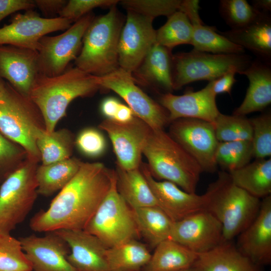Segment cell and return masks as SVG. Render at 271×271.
<instances>
[{"mask_svg": "<svg viewBox=\"0 0 271 271\" xmlns=\"http://www.w3.org/2000/svg\"><path fill=\"white\" fill-rule=\"evenodd\" d=\"M114 175L115 170L102 163L83 162L48 209L32 217L31 229L38 232L84 230L109 191Z\"/></svg>", "mask_w": 271, "mask_h": 271, "instance_id": "cell-1", "label": "cell"}, {"mask_svg": "<svg viewBox=\"0 0 271 271\" xmlns=\"http://www.w3.org/2000/svg\"><path fill=\"white\" fill-rule=\"evenodd\" d=\"M98 76L77 67L69 66L53 77L38 74L29 97L40 110L47 133L55 130L58 121L66 116L69 104L78 97L91 96L100 89Z\"/></svg>", "mask_w": 271, "mask_h": 271, "instance_id": "cell-2", "label": "cell"}, {"mask_svg": "<svg viewBox=\"0 0 271 271\" xmlns=\"http://www.w3.org/2000/svg\"><path fill=\"white\" fill-rule=\"evenodd\" d=\"M143 155L154 178L172 182L184 191L195 193L203 171L197 162L164 129H152Z\"/></svg>", "mask_w": 271, "mask_h": 271, "instance_id": "cell-3", "label": "cell"}, {"mask_svg": "<svg viewBox=\"0 0 271 271\" xmlns=\"http://www.w3.org/2000/svg\"><path fill=\"white\" fill-rule=\"evenodd\" d=\"M205 194L206 210L222 224L223 241L238 235L255 219L260 208L259 199L235 185L225 171L218 173Z\"/></svg>", "mask_w": 271, "mask_h": 271, "instance_id": "cell-4", "label": "cell"}, {"mask_svg": "<svg viewBox=\"0 0 271 271\" xmlns=\"http://www.w3.org/2000/svg\"><path fill=\"white\" fill-rule=\"evenodd\" d=\"M124 21L116 5L105 15L94 18L85 32L75 66L96 76L117 69L119 39Z\"/></svg>", "mask_w": 271, "mask_h": 271, "instance_id": "cell-5", "label": "cell"}, {"mask_svg": "<svg viewBox=\"0 0 271 271\" xmlns=\"http://www.w3.org/2000/svg\"><path fill=\"white\" fill-rule=\"evenodd\" d=\"M0 130L22 146L29 157L41 161L36 141L39 134L46 131L43 116L29 97L7 82L0 94Z\"/></svg>", "mask_w": 271, "mask_h": 271, "instance_id": "cell-6", "label": "cell"}, {"mask_svg": "<svg viewBox=\"0 0 271 271\" xmlns=\"http://www.w3.org/2000/svg\"><path fill=\"white\" fill-rule=\"evenodd\" d=\"M84 230L107 248L140 235L133 210L117 191L115 172L109 191Z\"/></svg>", "mask_w": 271, "mask_h": 271, "instance_id": "cell-7", "label": "cell"}, {"mask_svg": "<svg viewBox=\"0 0 271 271\" xmlns=\"http://www.w3.org/2000/svg\"><path fill=\"white\" fill-rule=\"evenodd\" d=\"M39 161L28 157L0 187V233L10 234L26 218L38 196Z\"/></svg>", "mask_w": 271, "mask_h": 271, "instance_id": "cell-8", "label": "cell"}, {"mask_svg": "<svg viewBox=\"0 0 271 271\" xmlns=\"http://www.w3.org/2000/svg\"><path fill=\"white\" fill-rule=\"evenodd\" d=\"M252 61L245 53L216 54L194 50L177 53L172 56L174 90L197 81L214 80L232 69L239 74Z\"/></svg>", "mask_w": 271, "mask_h": 271, "instance_id": "cell-9", "label": "cell"}, {"mask_svg": "<svg viewBox=\"0 0 271 271\" xmlns=\"http://www.w3.org/2000/svg\"><path fill=\"white\" fill-rule=\"evenodd\" d=\"M94 18L91 12L74 22L63 33L41 38L37 51L39 74L53 77L67 69L70 62L79 55L85 32Z\"/></svg>", "mask_w": 271, "mask_h": 271, "instance_id": "cell-10", "label": "cell"}, {"mask_svg": "<svg viewBox=\"0 0 271 271\" xmlns=\"http://www.w3.org/2000/svg\"><path fill=\"white\" fill-rule=\"evenodd\" d=\"M101 89L111 90L128 104L134 115L152 129H164L170 123L167 111L139 86L132 73L120 67L102 76H98Z\"/></svg>", "mask_w": 271, "mask_h": 271, "instance_id": "cell-11", "label": "cell"}, {"mask_svg": "<svg viewBox=\"0 0 271 271\" xmlns=\"http://www.w3.org/2000/svg\"><path fill=\"white\" fill-rule=\"evenodd\" d=\"M168 133L197 162L203 172L216 171L215 154L219 142L212 123L199 119L179 118L170 123Z\"/></svg>", "mask_w": 271, "mask_h": 271, "instance_id": "cell-12", "label": "cell"}, {"mask_svg": "<svg viewBox=\"0 0 271 271\" xmlns=\"http://www.w3.org/2000/svg\"><path fill=\"white\" fill-rule=\"evenodd\" d=\"M72 22L60 17H41L34 9L17 14L10 23L0 28V45H12L37 51L39 41L47 34L65 31Z\"/></svg>", "mask_w": 271, "mask_h": 271, "instance_id": "cell-13", "label": "cell"}, {"mask_svg": "<svg viewBox=\"0 0 271 271\" xmlns=\"http://www.w3.org/2000/svg\"><path fill=\"white\" fill-rule=\"evenodd\" d=\"M98 127L109 138L117 165L125 170L140 168L143 148L152 129L145 122L136 116L126 122L104 119Z\"/></svg>", "mask_w": 271, "mask_h": 271, "instance_id": "cell-14", "label": "cell"}, {"mask_svg": "<svg viewBox=\"0 0 271 271\" xmlns=\"http://www.w3.org/2000/svg\"><path fill=\"white\" fill-rule=\"evenodd\" d=\"M118 43L119 67L132 73L156 43L153 19L127 11Z\"/></svg>", "mask_w": 271, "mask_h": 271, "instance_id": "cell-15", "label": "cell"}, {"mask_svg": "<svg viewBox=\"0 0 271 271\" xmlns=\"http://www.w3.org/2000/svg\"><path fill=\"white\" fill-rule=\"evenodd\" d=\"M169 239L200 253L223 241L222 226L212 213L203 210L173 222Z\"/></svg>", "mask_w": 271, "mask_h": 271, "instance_id": "cell-16", "label": "cell"}, {"mask_svg": "<svg viewBox=\"0 0 271 271\" xmlns=\"http://www.w3.org/2000/svg\"><path fill=\"white\" fill-rule=\"evenodd\" d=\"M34 271H77L68 261L70 248L55 231L43 236L34 234L19 238Z\"/></svg>", "mask_w": 271, "mask_h": 271, "instance_id": "cell-17", "label": "cell"}, {"mask_svg": "<svg viewBox=\"0 0 271 271\" xmlns=\"http://www.w3.org/2000/svg\"><path fill=\"white\" fill-rule=\"evenodd\" d=\"M140 169L147 180L158 206L174 222L195 213L206 210V196L187 192L176 184L159 181L153 177L146 164L141 163Z\"/></svg>", "mask_w": 271, "mask_h": 271, "instance_id": "cell-18", "label": "cell"}, {"mask_svg": "<svg viewBox=\"0 0 271 271\" xmlns=\"http://www.w3.org/2000/svg\"><path fill=\"white\" fill-rule=\"evenodd\" d=\"M216 97L210 81L197 91H188L180 95L169 92L162 94L159 103L167 111L170 123L179 118H190L213 123L220 113Z\"/></svg>", "mask_w": 271, "mask_h": 271, "instance_id": "cell-19", "label": "cell"}, {"mask_svg": "<svg viewBox=\"0 0 271 271\" xmlns=\"http://www.w3.org/2000/svg\"><path fill=\"white\" fill-rule=\"evenodd\" d=\"M38 74L37 51L0 45V78L6 79L17 91L29 97Z\"/></svg>", "mask_w": 271, "mask_h": 271, "instance_id": "cell-20", "label": "cell"}, {"mask_svg": "<svg viewBox=\"0 0 271 271\" xmlns=\"http://www.w3.org/2000/svg\"><path fill=\"white\" fill-rule=\"evenodd\" d=\"M55 232L68 244L69 263L77 271H109L107 247L96 236L84 230L60 229Z\"/></svg>", "mask_w": 271, "mask_h": 271, "instance_id": "cell-21", "label": "cell"}, {"mask_svg": "<svg viewBox=\"0 0 271 271\" xmlns=\"http://www.w3.org/2000/svg\"><path fill=\"white\" fill-rule=\"evenodd\" d=\"M237 248L255 264L271 260V196L263 198L253 221L238 235Z\"/></svg>", "mask_w": 271, "mask_h": 271, "instance_id": "cell-22", "label": "cell"}, {"mask_svg": "<svg viewBox=\"0 0 271 271\" xmlns=\"http://www.w3.org/2000/svg\"><path fill=\"white\" fill-rule=\"evenodd\" d=\"M199 1H182L179 10L187 16L193 27V50L216 54H244L245 50L217 33L215 27L205 25L199 14Z\"/></svg>", "mask_w": 271, "mask_h": 271, "instance_id": "cell-23", "label": "cell"}, {"mask_svg": "<svg viewBox=\"0 0 271 271\" xmlns=\"http://www.w3.org/2000/svg\"><path fill=\"white\" fill-rule=\"evenodd\" d=\"M271 65L257 59L252 61L249 66L239 74L245 75L249 85L241 104L233 114L245 116L261 111L271 103Z\"/></svg>", "mask_w": 271, "mask_h": 271, "instance_id": "cell-24", "label": "cell"}, {"mask_svg": "<svg viewBox=\"0 0 271 271\" xmlns=\"http://www.w3.org/2000/svg\"><path fill=\"white\" fill-rule=\"evenodd\" d=\"M218 32L231 42L253 53L257 59L271 65V17L261 14L241 28Z\"/></svg>", "mask_w": 271, "mask_h": 271, "instance_id": "cell-25", "label": "cell"}, {"mask_svg": "<svg viewBox=\"0 0 271 271\" xmlns=\"http://www.w3.org/2000/svg\"><path fill=\"white\" fill-rule=\"evenodd\" d=\"M171 51L157 43L150 49L138 68L132 73L136 82L152 85L172 93V78Z\"/></svg>", "mask_w": 271, "mask_h": 271, "instance_id": "cell-26", "label": "cell"}, {"mask_svg": "<svg viewBox=\"0 0 271 271\" xmlns=\"http://www.w3.org/2000/svg\"><path fill=\"white\" fill-rule=\"evenodd\" d=\"M193 271H258L256 264L236 246L223 241L212 249L198 253Z\"/></svg>", "mask_w": 271, "mask_h": 271, "instance_id": "cell-27", "label": "cell"}, {"mask_svg": "<svg viewBox=\"0 0 271 271\" xmlns=\"http://www.w3.org/2000/svg\"><path fill=\"white\" fill-rule=\"evenodd\" d=\"M115 172L117 191L132 209L158 206L140 168L125 170L116 164Z\"/></svg>", "mask_w": 271, "mask_h": 271, "instance_id": "cell-28", "label": "cell"}, {"mask_svg": "<svg viewBox=\"0 0 271 271\" xmlns=\"http://www.w3.org/2000/svg\"><path fill=\"white\" fill-rule=\"evenodd\" d=\"M144 271H179L190 268L198 253L183 245L168 239L155 247Z\"/></svg>", "mask_w": 271, "mask_h": 271, "instance_id": "cell-29", "label": "cell"}, {"mask_svg": "<svg viewBox=\"0 0 271 271\" xmlns=\"http://www.w3.org/2000/svg\"><path fill=\"white\" fill-rule=\"evenodd\" d=\"M235 185L258 198L270 195L271 159H257L228 172Z\"/></svg>", "mask_w": 271, "mask_h": 271, "instance_id": "cell-30", "label": "cell"}, {"mask_svg": "<svg viewBox=\"0 0 271 271\" xmlns=\"http://www.w3.org/2000/svg\"><path fill=\"white\" fill-rule=\"evenodd\" d=\"M82 162L71 157L48 165H38L36 172L38 194L48 197L60 191L75 176Z\"/></svg>", "mask_w": 271, "mask_h": 271, "instance_id": "cell-31", "label": "cell"}, {"mask_svg": "<svg viewBox=\"0 0 271 271\" xmlns=\"http://www.w3.org/2000/svg\"><path fill=\"white\" fill-rule=\"evenodd\" d=\"M152 254L136 239L107 248L106 258L109 271H138L149 261Z\"/></svg>", "mask_w": 271, "mask_h": 271, "instance_id": "cell-32", "label": "cell"}, {"mask_svg": "<svg viewBox=\"0 0 271 271\" xmlns=\"http://www.w3.org/2000/svg\"><path fill=\"white\" fill-rule=\"evenodd\" d=\"M140 233L155 247L170 238L173 222L158 206L132 209Z\"/></svg>", "mask_w": 271, "mask_h": 271, "instance_id": "cell-33", "label": "cell"}, {"mask_svg": "<svg viewBox=\"0 0 271 271\" xmlns=\"http://www.w3.org/2000/svg\"><path fill=\"white\" fill-rule=\"evenodd\" d=\"M75 137L69 129L63 128L48 133L41 132L36 145L42 165H48L71 158Z\"/></svg>", "mask_w": 271, "mask_h": 271, "instance_id": "cell-34", "label": "cell"}, {"mask_svg": "<svg viewBox=\"0 0 271 271\" xmlns=\"http://www.w3.org/2000/svg\"><path fill=\"white\" fill-rule=\"evenodd\" d=\"M192 34V25L187 16L178 10L169 16L166 23L156 30V43L172 51L180 45H191Z\"/></svg>", "mask_w": 271, "mask_h": 271, "instance_id": "cell-35", "label": "cell"}, {"mask_svg": "<svg viewBox=\"0 0 271 271\" xmlns=\"http://www.w3.org/2000/svg\"><path fill=\"white\" fill-rule=\"evenodd\" d=\"M252 157V145L250 141L219 142L215 154L217 165L228 172L244 167Z\"/></svg>", "mask_w": 271, "mask_h": 271, "instance_id": "cell-36", "label": "cell"}, {"mask_svg": "<svg viewBox=\"0 0 271 271\" xmlns=\"http://www.w3.org/2000/svg\"><path fill=\"white\" fill-rule=\"evenodd\" d=\"M219 142L251 141L252 128L249 119L245 116L219 113L212 123Z\"/></svg>", "mask_w": 271, "mask_h": 271, "instance_id": "cell-37", "label": "cell"}, {"mask_svg": "<svg viewBox=\"0 0 271 271\" xmlns=\"http://www.w3.org/2000/svg\"><path fill=\"white\" fill-rule=\"evenodd\" d=\"M19 239L0 233V271H32Z\"/></svg>", "mask_w": 271, "mask_h": 271, "instance_id": "cell-38", "label": "cell"}, {"mask_svg": "<svg viewBox=\"0 0 271 271\" xmlns=\"http://www.w3.org/2000/svg\"><path fill=\"white\" fill-rule=\"evenodd\" d=\"M219 13L231 29L247 26L261 14L246 0H221Z\"/></svg>", "mask_w": 271, "mask_h": 271, "instance_id": "cell-39", "label": "cell"}, {"mask_svg": "<svg viewBox=\"0 0 271 271\" xmlns=\"http://www.w3.org/2000/svg\"><path fill=\"white\" fill-rule=\"evenodd\" d=\"M28 158L22 146L0 130V184L19 169Z\"/></svg>", "mask_w": 271, "mask_h": 271, "instance_id": "cell-40", "label": "cell"}, {"mask_svg": "<svg viewBox=\"0 0 271 271\" xmlns=\"http://www.w3.org/2000/svg\"><path fill=\"white\" fill-rule=\"evenodd\" d=\"M180 0H124L121 5L127 11L154 19L164 16L168 17L179 10Z\"/></svg>", "mask_w": 271, "mask_h": 271, "instance_id": "cell-41", "label": "cell"}, {"mask_svg": "<svg viewBox=\"0 0 271 271\" xmlns=\"http://www.w3.org/2000/svg\"><path fill=\"white\" fill-rule=\"evenodd\" d=\"M252 128L253 157L265 159L271 155V114H262L249 119Z\"/></svg>", "mask_w": 271, "mask_h": 271, "instance_id": "cell-42", "label": "cell"}, {"mask_svg": "<svg viewBox=\"0 0 271 271\" xmlns=\"http://www.w3.org/2000/svg\"><path fill=\"white\" fill-rule=\"evenodd\" d=\"M75 144L82 154L91 158L102 155L107 147L106 142L102 133L93 127L82 130L75 138Z\"/></svg>", "mask_w": 271, "mask_h": 271, "instance_id": "cell-43", "label": "cell"}, {"mask_svg": "<svg viewBox=\"0 0 271 271\" xmlns=\"http://www.w3.org/2000/svg\"><path fill=\"white\" fill-rule=\"evenodd\" d=\"M118 0H69L59 14V17L75 22L96 8L116 5Z\"/></svg>", "mask_w": 271, "mask_h": 271, "instance_id": "cell-44", "label": "cell"}, {"mask_svg": "<svg viewBox=\"0 0 271 271\" xmlns=\"http://www.w3.org/2000/svg\"><path fill=\"white\" fill-rule=\"evenodd\" d=\"M35 7L34 1L32 0H0V22L18 11H27Z\"/></svg>", "mask_w": 271, "mask_h": 271, "instance_id": "cell-45", "label": "cell"}, {"mask_svg": "<svg viewBox=\"0 0 271 271\" xmlns=\"http://www.w3.org/2000/svg\"><path fill=\"white\" fill-rule=\"evenodd\" d=\"M237 73L238 71L236 69H232L216 79L211 81L212 89L216 96L223 93L231 94L232 88L237 81L234 77Z\"/></svg>", "mask_w": 271, "mask_h": 271, "instance_id": "cell-46", "label": "cell"}, {"mask_svg": "<svg viewBox=\"0 0 271 271\" xmlns=\"http://www.w3.org/2000/svg\"><path fill=\"white\" fill-rule=\"evenodd\" d=\"M37 7L46 18L58 14L66 5V0H34Z\"/></svg>", "mask_w": 271, "mask_h": 271, "instance_id": "cell-47", "label": "cell"}, {"mask_svg": "<svg viewBox=\"0 0 271 271\" xmlns=\"http://www.w3.org/2000/svg\"><path fill=\"white\" fill-rule=\"evenodd\" d=\"M120 102L113 97H108L103 100L100 104V111L105 119H113Z\"/></svg>", "mask_w": 271, "mask_h": 271, "instance_id": "cell-48", "label": "cell"}, {"mask_svg": "<svg viewBox=\"0 0 271 271\" xmlns=\"http://www.w3.org/2000/svg\"><path fill=\"white\" fill-rule=\"evenodd\" d=\"M135 116L128 106L120 103L113 120L119 122H126L131 120Z\"/></svg>", "mask_w": 271, "mask_h": 271, "instance_id": "cell-49", "label": "cell"}, {"mask_svg": "<svg viewBox=\"0 0 271 271\" xmlns=\"http://www.w3.org/2000/svg\"><path fill=\"white\" fill-rule=\"evenodd\" d=\"M252 6L261 14H270L271 12L270 0H253Z\"/></svg>", "mask_w": 271, "mask_h": 271, "instance_id": "cell-50", "label": "cell"}, {"mask_svg": "<svg viewBox=\"0 0 271 271\" xmlns=\"http://www.w3.org/2000/svg\"><path fill=\"white\" fill-rule=\"evenodd\" d=\"M6 86V82L1 78H0V94H1L5 89Z\"/></svg>", "mask_w": 271, "mask_h": 271, "instance_id": "cell-51", "label": "cell"}, {"mask_svg": "<svg viewBox=\"0 0 271 271\" xmlns=\"http://www.w3.org/2000/svg\"><path fill=\"white\" fill-rule=\"evenodd\" d=\"M179 271H193V270L191 269V268H188V269H183V270H179Z\"/></svg>", "mask_w": 271, "mask_h": 271, "instance_id": "cell-52", "label": "cell"}]
</instances>
